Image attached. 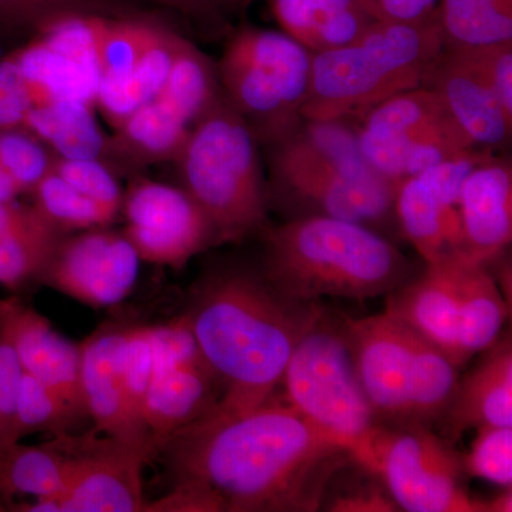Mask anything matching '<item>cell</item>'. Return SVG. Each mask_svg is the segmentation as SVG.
Here are the masks:
<instances>
[{
	"mask_svg": "<svg viewBox=\"0 0 512 512\" xmlns=\"http://www.w3.org/2000/svg\"><path fill=\"white\" fill-rule=\"evenodd\" d=\"M175 483L200 485L222 512H312L353 456L284 400L229 419L204 417L161 448Z\"/></svg>",
	"mask_w": 512,
	"mask_h": 512,
	"instance_id": "1",
	"label": "cell"
},
{
	"mask_svg": "<svg viewBox=\"0 0 512 512\" xmlns=\"http://www.w3.org/2000/svg\"><path fill=\"white\" fill-rule=\"evenodd\" d=\"M325 311L279 292L261 268L221 266L201 278L183 316L221 384L204 417L241 416L275 397L293 348Z\"/></svg>",
	"mask_w": 512,
	"mask_h": 512,
	"instance_id": "2",
	"label": "cell"
},
{
	"mask_svg": "<svg viewBox=\"0 0 512 512\" xmlns=\"http://www.w3.org/2000/svg\"><path fill=\"white\" fill-rule=\"evenodd\" d=\"M261 271L275 289L302 302L386 296L414 275L412 262L392 239L366 225L320 215L266 231Z\"/></svg>",
	"mask_w": 512,
	"mask_h": 512,
	"instance_id": "3",
	"label": "cell"
},
{
	"mask_svg": "<svg viewBox=\"0 0 512 512\" xmlns=\"http://www.w3.org/2000/svg\"><path fill=\"white\" fill-rule=\"evenodd\" d=\"M272 147L269 205L281 202L293 218L333 217L387 235L397 224L399 184L367 163L348 121L303 120Z\"/></svg>",
	"mask_w": 512,
	"mask_h": 512,
	"instance_id": "4",
	"label": "cell"
},
{
	"mask_svg": "<svg viewBox=\"0 0 512 512\" xmlns=\"http://www.w3.org/2000/svg\"><path fill=\"white\" fill-rule=\"evenodd\" d=\"M443 49L437 13L420 23L376 22L348 46L313 53L303 120L359 119L382 101L419 89Z\"/></svg>",
	"mask_w": 512,
	"mask_h": 512,
	"instance_id": "5",
	"label": "cell"
},
{
	"mask_svg": "<svg viewBox=\"0 0 512 512\" xmlns=\"http://www.w3.org/2000/svg\"><path fill=\"white\" fill-rule=\"evenodd\" d=\"M256 143L247 121L218 97L191 128L177 160L184 190L211 221L217 244L241 241L266 220L268 185Z\"/></svg>",
	"mask_w": 512,
	"mask_h": 512,
	"instance_id": "6",
	"label": "cell"
},
{
	"mask_svg": "<svg viewBox=\"0 0 512 512\" xmlns=\"http://www.w3.org/2000/svg\"><path fill=\"white\" fill-rule=\"evenodd\" d=\"M279 387L288 406L353 458L380 426L357 376L343 319L328 311L296 343Z\"/></svg>",
	"mask_w": 512,
	"mask_h": 512,
	"instance_id": "7",
	"label": "cell"
},
{
	"mask_svg": "<svg viewBox=\"0 0 512 512\" xmlns=\"http://www.w3.org/2000/svg\"><path fill=\"white\" fill-rule=\"evenodd\" d=\"M311 70L312 53L293 37L247 28L229 39L218 77L256 141L274 146L302 124Z\"/></svg>",
	"mask_w": 512,
	"mask_h": 512,
	"instance_id": "8",
	"label": "cell"
},
{
	"mask_svg": "<svg viewBox=\"0 0 512 512\" xmlns=\"http://www.w3.org/2000/svg\"><path fill=\"white\" fill-rule=\"evenodd\" d=\"M407 512H485L468 493L463 454L433 429L380 424L355 458Z\"/></svg>",
	"mask_w": 512,
	"mask_h": 512,
	"instance_id": "9",
	"label": "cell"
},
{
	"mask_svg": "<svg viewBox=\"0 0 512 512\" xmlns=\"http://www.w3.org/2000/svg\"><path fill=\"white\" fill-rule=\"evenodd\" d=\"M64 467L60 494L15 503L20 512H144V468L156 458L144 448L92 430L62 433L46 441Z\"/></svg>",
	"mask_w": 512,
	"mask_h": 512,
	"instance_id": "10",
	"label": "cell"
},
{
	"mask_svg": "<svg viewBox=\"0 0 512 512\" xmlns=\"http://www.w3.org/2000/svg\"><path fill=\"white\" fill-rule=\"evenodd\" d=\"M491 157L493 151L474 148L400 183L394 202L397 224L424 264L463 255L461 187L467 175Z\"/></svg>",
	"mask_w": 512,
	"mask_h": 512,
	"instance_id": "11",
	"label": "cell"
},
{
	"mask_svg": "<svg viewBox=\"0 0 512 512\" xmlns=\"http://www.w3.org/2000/svg\"><path fill=\"white\" fill-rule=\"evenodd\" d=\"M121 208L127 221L123 235L141 261L180 269L217 244L211 221L184 188L138 181Z\"/></svg>",
	"mask_w": 512,
	"mask_h": 512,
	"instance_id": "12",
	"label": "cell"
},
{
	"mask_svg": "<svg viewBox=\"0 0 512 512\" xmlns=\"http://www.w3.org/2000/svg\"><path fill=\"white\" fill-rule=\"evenodd\" d=\"M140 256L123 234L92 228L63 238L37 282L92 308H109L136 285Z\"/></svg>",
	"mask_w": 512,
	"mask_h": 512,
	"instance_id": "13",
	"label": "cell"
},
{
	"mask_svg": "<svg viewBox=\"0 0 512 512\" xmlns=\"http://www.w3.org/2000/svg\"><path fill=\"white\" fill-rule=\"evenodd\" d=\"M360 384L377 420L410 426L412 330L387 312L362 319L343 318Z\"/></svg>",
	"mask_w": 512,
	"mask_h": 512,
	"instance_id": "14",
	"label": "cell"
},
{
	"mask_svg": "<svg viewBox=\"0 0 512 512\" xmlns=\"http://www.w3.org/2000/svg\"><path fill=\"white\" fill-rule=\"evenodd\" d=\"M421 87L439 94L474 146L491 151L507 146L512 119L474 47H444Z\"/></svg>",
	"mask_w": 512,
	"mask_h": 512,
	"instance_id": "15",
	"label": "cell"
},
{
	"mask_svg": "<svg viewBox=\"0 0 512 512\" xmlns=\"http://www.w3.org/2000/svg\"><path fill=\"white\" fill-rule=\"evenodd\" d=\"M128 326L107 325L80 345V384L94 430L144 448L160 451L147 430L131 416L124 393L123 360Z\"/></svg>",
	"mask_w": 512,
	"mask_h": 512,
	"instance_id": "16",
	"label": "cell"
},
{
	"mask_svg": "<svg viewBox=\"0 0 512 512\" xmlns=\"http://www.w3.org/2000/svg\"><path fill=\"white\" fill-rule=\"evenodd\" d=\"M0 339L15 350L23 372L89 417L80 384V345L63 338L45 316L15 298L0 299Z\"/></svg>",
	"mask_w": 512,
	"mask_h": 512,
	"instance_id": "17",
	"label": "cell"
},
{
	"mask_svg": "<svg viewBox=\"0 0 512 512\" xmlns=\"http://www.w3.org/2000/svg\"><path fill=\"white\" fill-rule=\"evenodd\" d=\"M467 259L451 254L426 264L423 272L387 293L384 309L420 338L443 350L458 367V286Z\"/></svg>",
	"mask_w": 512,
	"mask_h": 512,
	"instance_id": "18",
	"label": "cell"
},
{
	"mask_svg": "<svg viewBox=\"0 0 512 512\" xmlns=\"http://www.w3.org/2000/svg\"><path fill=\"white\" fill-rule=\"evenodd\" d=\"M466 375L458 376L439 426L441 437L456 443L468 430L483 427H512V338L501 335Z\"/></svg>",
	"mask_w": 512,
	"mask_h": 512,
	"instance_id": "19",
	"label": "cell"
},
{
	"mask_svg": "<svg viewBox=\"0 0 512 512\" xmlns=\"http://www.w3.org/2000/svg\"><path fill=\"white\" fill-rule=\"evenodd\" d=\"M463 255L491 264L510 247L512 239V167L493 156L477 165L460 191Z\"/></svg>",
	"mask_w": 512,
	"mask_h": 512,
	"instance_id": "20",
	"label": "cell"
},
{
	"mask_svg": "<svg viewBox=\"0 0 512 512\" xmlns=\"http://www.w3.org/2000/svg\"><path fill=\"white\" fill-rule=\"evenodd\" d=\"M221 393L207 363L154 367L143 417L158 451L175 433L207 416Z\"/></svg>",
	"mask_w": 512,
	"mask_h": 512,
	"instance_id": "21",
	"label": "cell"
},
{
	"mask_svg": "<svg viewBox=\"0 0 512 512\" xmlns=\"http://www.w3.org/2000/svg\"><path fill=\"white\" fill-rule=\"evenodd\" d=\"M282 30L312 53L360 39L376 22L367 0H271Z\"/></svg>",
	"mask_w": 512,
	"mask_h": 512,
	"instance_id": "22",
	"label": "cell"
},
{
	"mask_svg": "<svg viewBox=\"0 0 512 512\" xmlns=\"http://www.w3.org/2000/svg\"><path fill=\"white\" fill-rule=\"evenodd\" d=\"M511 303L505 299L487 264L467 259L458 286V365L487 349L503 332Z\"/></svg>",
	"mask_w": 512,
	"mask_h": 512,
	"instance_id": "23",
	"label": "cell"
},
{
	"mask_svg": "<svg viewBox=\"0 0 512 512\" xmlns=\"http://www.w3.org/2000/svg\"><path fill=\"white\" fill-rule=\"evenodd\" d=\"M23 128L45 141L57 157L70 160H101L110 151V141L93 116V104L80 100H57L33 107Z\"/></svg>",
	"mask_w": 512,
	"mask_h": 512,
	"instance_id": "24",
	"label": "cell"
},
{
	"mask_svg": "<svg viewBox=\"0 0 512 512\" xmlns=\"http://www.w3.org/2000/svg\"><path fill=\"white\" fill-rule=\"evenodd\" d=\"M190 133V124L163 101L153 99L117 128V137L110 141V150L117 148L140 164L177 161Z\"/></svg>",
	"mask_w": 512,
	"mask_h": 512,
	"instance_id": "25",
	"label": "cell"
},
{
	"mask_svg": "<svg viewBox=\"0 0 512 512\" xmlns=\"http://www.w3.org/2000/svg\"><path fill=\"white\" fill-rule=\"evenodd\" d=\"M20 69L28 82L35 107L57 100L96 104V83L79 64L62 55L45 39L16 50Z\"/></svg>",
	"mask_w": 512,
	"mask_h": 512,
	"instance_id": "26",
	"label": "cell"
},
{
	"mask_svg": "<svg viewBox=\"0 0 512 512\" xmlns=\"http://www.w3.org/2000/svg\"><path fill=\"white\" fill-rule=\"evenodd\" d=\"M413 333L410 376V426L434 429L446 412L460 367L443 352Z\"/></svg>",
	"mask_w": 512,
	"mask_h": 512,
	"instance_id": "27",
	"label": "cell"
},
{
	"mask_svg": "<svg viewBox=\"0 0 512 512\" xmlns=\"http://www.w3.org/2000/svg\"><path fill=\"white\" fill-rule=\"evenodd\" d=\"M63 485L62 458L49 444L26 446L15 441L0 446V500L6 511L16 497H55Z\"/></svg>",
	"mask_w": 512,
	"mask_h": 512,
	"instance_id": "28",
	"label": "cell"
},
{
	"mask_svg": "<svg viewBox=\"0 0 512 512\" xmlns=\"http://www.w3.org/2000/svg\"><path fill=\"white\" fill-rule=\"evenodd\" d=\"M444 47L512 42V0H440Z\"/></svg>",
	"mask_w": 512,
	"mask_h": 512,
	"instance_id": "29",
	"label": "cell"
},
{
	"mask_svg": "<svg viewBox=\"0 0 512 512\" xmlns=\"http://www.w3.org/2000/svg\"><path fill=\"white\" fill-rule=\"evenodd\" d=\"M217 83L218 72L210 59L185 40L156 99L191 126L220 97Z\"/></svg>",
	"mask_w": 512,
	"mask_h": 512,
	"instance_id": "30",
	"label": "cell"
},
{
	"mask_svg": "<svg viewBox=\"0 0 512 512\" xmlns=\"http://www.w3.org/2000/svg\"><path fill=\"white\" fill-rule=\"evenodd\" d=\"M66 232L45 215L0 239V286L16 292L37 281Z\"/></svg>",
	"mask_w": 512,
	"mask_h": 512,
	"instance_id": "31",
	"label": "cell"
},
{
	"mask_svg": "<svg viewBox=\"0 0 512 512\" xmlns=\"http://www.w3.org/2000/svg\"><path fill=\"white\" fill-rule=\"evenodd\" d=\"M30 192L35 195L33 205L66 231L106 227L117 215L67 184L52 168Z\"/></svg>",
	"mask_w": 512,
	"mask_h": 512,
	"instance_id": "32",
	"label": "cell"
},
{
	"mask_svg": "<svg viewBox=\"0 0 512 512\" xmlns=\"http://www.w3.org/2000/svg\"><path fill=\"white\" fill-rule=\"evenodd\" d=\"M320 510L397 512L400 508L380 477L352 458L330 478Z\"/></svg>",
	"mask_w": 512,
	"mask_h": 512,
	"instance_id": "33",
	"label": "cell"
},
{
	"mask_svg": "<svg viewBox=\"0 0 512 512\" xmlns=\"http://www.w3.org/2000/svg\"><path fill=\"white\" fill-rule=\"evenodd\" d=\"M84 417L55 390L23 372L16 413L19 440L35 433H49L52 436L72 433Z\"/></svg>",
	"mask_w": 512,
	"mask_h": 512,
	"instance_id": "34",
	"label": "cell"
},
{
	"mask_svg": "<svg viewBox=\"0 0 512 512\" xmlns=\"http://www.w3.org/2000/svg\"><path fill=\"white\" fill-rule=\"evenodd\" d=\"M106 18L96 15L64 16L40 29L42 39L89 74L94 83L101 77L99 46Z\"/></svg>",
	"mask_w": 512,
	"mask_h": 512,
	"instance_id": "35",
	"label": "cell"
},
{
	"mask_svg": "<svg viewBox=\"0 0 512 512\" xmlns=\"http://www.w3.org/2000/svg\"><path fill=\"white\" fill-rule=\"evenodd\" d=\"M116 0H0V29H42L72 15H96L113 10Z\"/></svg>",
	"mask_w": 512,
	"mask_h": 512,
	"instance_id": "36",
	"label": "cell"
},
{
	"mask_svg": "<svg viewBox=\"0 0 512 512\" xmlns=\"http://www.w3.org/2000/svg\"><path fill=\"white\" fill-rule=\"evenodd\" d=\"M39 138L23 127L0 128V165L22 192H30L52 168Z\"/></svg>",
	"mask_w": 512,
	"mask_h": 512,
	"instance_id": "37",
	"label": "cell"
},
{
	"mask_svg": "<svg viewBox=\"0 0 512 512\" xmlns=\"http://www.w3.org/2000/svg\"><path fill=\"white\" fill-rule=\"evenodd\" d=\"M463 464L467 477L512 487V427L478 429L470 451L463 454Z\"/></svg>",
	"mask_w": 512,
	"mask_h": 512,
	"instance_id": "38",
	"label": "cell"
},
{
	"mask_svg": "<svg viewBox=\"0 0 512 512\" xmlns=\"http://www.w3.org/2000/svg\"><path fill=\"white\" fill-rule=\"evenodd\" d=\"M154 26L133 20H106L99 46L101 76L134 73Z\"/></svg>",
	"mask_w": 512,
	"mask_h": 512,
	"instance_id": "39",
	"label": "cell"
},
{
	"mask_svg": "<svg viewBox=\"0 0 512 512\" xmlns=\"http://www.w3.org/2000/svg\"><path fill=\"white\" fill-rule=\"evenodd\" d=\"M153 369V348L148 338L147 326H128L121 360L124 393L131 416L144 430H147L143 417L144 402L153 377Z\"/></svg>",
	"mask_w": 512,
	"mask_h": 512,
	"instance_id": "40",
	"label": "cell"
},
{
	"mask_svg": "<svg viewBox=\"0 0 512 512\" xmlns=\"http://www.w3.org/2000/svg\"><path fill=\"white\" fill-rule=\"evenodd\" d=\"M52 170L72 185L77 191L82 192L90 200L99 202L107 210L119 212L123 205V194L120 185L109 168L100 160H70L53 156Z\"/></svg>",
	"mask_w": 512,
	"mask_h": 512,
	"instance_id": "41",
	"label": "cell"
},
{
	"mask_svg": "<svg viewBox=\"0 0 512 512\" xmlns=\"http://www.w3.org/2000/svg\"><path fill=\"white\" fill-rule=\"evenodd\" d=\"M184 42L183 37L154 26L153 35L134 69V76L148 101L156 99L163 89Z\"/></svg>",
	"mask_w": 512,
	"mask_h": 512,
	"instance_id": "42",
	"label": "cell"
},
{
	"mask_svg": "<svg viewBox=\"0 0 512 512\" xmlns=\"http://www.w3.org/2000/svg\"><path fill=\"white\" fill-rule=\"evenodd\" d=\"M147 101L134 73L103 74L97 84L96 104L116 128Z\"/></svg>",
	"mask_w": 512,
	"mask_h": 512,
	"instance_id": "43",
	"label": "cell"
},
{
	"mask_svg": "<svg viewBox=\"0 0 512 512\" xmlns=\"http://www.w3.org/2000/svg\"><path fill=\"white\" fill-rule=\"evenodd\" d=\"M35 107L16 52L0 60V128L23 127Z\"/></svg>",
	"mask_w": 512,
	"mask_h": 512,
	"instance_id": "44",
	"label": "cell"
},
{
	"mask_svg": "<svg viewBox=\"0 0 512 512\" xmlns=\"http://www.w3.org/2000/svg\"><path fill=\"white\" fill-rule=\"evenodd\" d=\"M23 369L15 350L0 339V446L20 441L18 437V397Z\"/></svg>",
	"mask_w": 512,
	"mask_h": 512,
	"instance_id": "45",
	"label": "cell"
},
{
	"mask_svg": "<svg viewBox=\"0 0 512 512\" xmlns=\"http://www.w3.org/2000/svg\"><path fill=\"white\" fill-rule=\"evenodd\" d=\"M474 49L490 77L505 113L512 119V42L478 46Z\"/></svg>",
	"mask_w": 512,
	"mask_h": 512,
	"instance_id": "46",
	"label": "cell"
},
{
	"mask_svg": "<svg viewBox=\"0 0 512 512\" xmlns=\"http://www.w3.org/2000/svg\"><path fill=\"white\" fill-rule=\"evenodd\" d=\"M150 512H222L220 501L200 487L191 483H175L174 490L158 500L147 501Z\"/></svg>",
	"mask_w": 512,
	"mask_h": 512,
	"instance_id": "47",
	"label": "cell"
},
{
	"mask_svg": "<svg viewBox=\"0 0 512 512\" xmlns=\"http://www.w3.org/2000/svg\"><path fill=\"white\" fill-rule=\"evenodd\" d=\"M380 22H426L439 12L440 0H367Z\"/></svg>",
	"mask_w": 512,
	"mask_h": 512,
	"instance_id": "48",
	"label": "cell"
},
{
	"mask_svg": "<svg viewBox=\"0 0 512 512\" xmlns=\"http://www.w3.org/2000/svg\"><path fill=\"white\" fill-rule=\"evenodd\" d=\"M43 217L45 214L35 205H20L16 201L0 202V239Z\"/></svg>",
	"mask_w": 512,
	"mask_h": 512,
	"instance_id": "49",
	"label": "cell"
},
{
	"mask_svg": "<svg viewBox=\"0 0 512 512\" xmlns=\"http://www.w3.org/2000/svg\"><path fill=\"white\" fill-rule=\"evenodd\" d=\"M485 512H511L512 511V487L503 488L500 494L484 500Z\"/></svg>",
	"mask_w": 512,
	"mask_h": 512,
	"instance_id": "50",
	"label": "cell"
},
{
	"mask_svg": "<svg viewBox=\"0 0 512 512\" xmlns=\"http://www.w3.org/2000/svg\"><path fill=\"white\" fill-rule=\"evenodd\" d=\"M20 194H22V190L19 185L0 165V202L16 201Z\"/></svg>",
	"mask_w": 512,
	"mask_h": 512,
	"instance_id": "51",
	"label": "cell"
},
{
	"mask_svg": "<svg viewBox=\"0 0 512 512\" xmlns=\"http://www.w3.org/2000/svg\"><path fill=\"white\" fill-rule=\"evenodd\" d=\"M252 0H220L222 6L228 10H242L247 8Z\"/></svg>",
	"mask_w": 512,
	"mask_h": 512,
	"instance_id": "52",
	"label": "cell"
},
{
	"mask_svg": "<svg viewBox=\"0 0 512 512\" xmlns=\"http://www.w3.org/2000/svg\"><path fill=\"white\" fill-rule=\"evenodd\" d=\"M6 511L5 504H3V501L0 500V512Z\"/></svg>",
	"mask_w": 512,
	"mask_h": 512,
	"instance_id": "53",
	"label": "cell"
},
{
	"mask_svg": "<svg viewBox=\"0 0 512 512\" xmlns=\"http://www.w3.org/2000/svg\"><path fill=\"white\" fill-rule=\"evenodd\" d=\"M183 2H191L192 3V0H183Z\"/></svg>",
	"mask_w": 512,
	"mask_h": 512,
	"instance_id": "54",
	"label": "cell"
}]
</instances>
